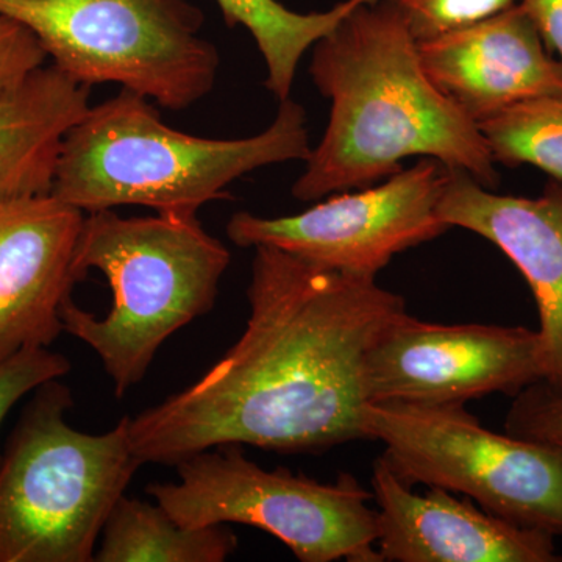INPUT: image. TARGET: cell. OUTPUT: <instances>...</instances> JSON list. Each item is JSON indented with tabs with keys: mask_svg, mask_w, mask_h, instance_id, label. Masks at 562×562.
<instances>
[{
	"mask_svg": "<svg viewBox=\"0 0 562 562\" xmlns=\"http://www.w3.org/2000/svg\"><path fill=\"white\" fill-rule=\"evenodd\" d=\"M241 338L201 380L131 417L140 461L176 465L220 446L321 453L369 441L368 353L405 299L371 277L255 247Z\"/></svg>",
	"mask_w": 562,
	"mask_h": 562,
	"instance_id": "cell-1",
	"label": "cell"
},
{
	"mask_svg": "<svg viewBox=\"0 0 562 562\" xmlns=\"http://www.w3.org/2000/svg\"><path fill=\"white\" fill-rule=\"evenodd\" d=\"M312 49L310 76L331 111L292 187L297 201L373 187L409 157L432 158L497 188V162L479 125L428 79L394 0L362 3Z\"/></svg>",
	"mask_w": 562,
	"mask_h": 562,
	"instance_id": "cell-2",
	"label": "cell"
},
{
	"mask_svg": "<svg viewBox=\"0 0 562 562\" xmlns=\"http://www.w3.org/2000/svg\"><path fill=\"white\" fill-rule=\"evenodd\" d=\"M305 109L284 99L276 120L249 138L214 139L176 131L154 102L128 90L90 106L63 140L52 194L83 211L146 206L198 214L227 198L246 173L312 154Z\"/></svg>",
	"mask_w": 562,
	"mask_h": 562,
	"instance_id": "cell-3",
	"label": "cell"
},
{
	"mask_svg": "<svg viewBox=\"0 0 562 562\" xmlns=\"http://www.w3.org/2000/svg\"><path fill=\"white\" fill-rule=\"evenodd\" d=\"M231 251L198 214H85L74 273L101 271L113 292L106 316L63 303V330L101 358L117 397L143 382L162 344L213 310Z\"/></svg>",
	"mask_w": 562,
	"mask_h": 562,
	"instance_id": "cell-4",
	"label": "cell"
},
{
	"mask_svg": "<svg viewBox=\"0 0 562 562\" xmlns=\"http://www.w3.org/2000/svg\"><path fill=\"white\" fill-rule=\"evenodd\" d=\"M69 387L33 391L0 457V562H91L140 461L131 417L90 435L70 427Z\"/></svg>",
	"mask_w": 562,
	"mask_h": 562,
	"instance_id": "cell-5",
	"label": "cell"
},
{
	"mask_svg": "<svg viewBox=\"0 0 562 562\" xmlns=\"http://www.w3.org/2000/svg\"><path fill=\"white\" fill-rule=\"evenodd\" d=\"M27 25L52 65L77 83H117L168 110L213 91L220 52L188 0H0Z\"/></svg>",
	"mask_w": 562,
	"mask_h": 562,
	"instance_id": "cell-6",
	"label": "cell"
},
{
	"mask_svg": "<svg viewBox=\"0 0 562 562\" xmlns=\"http://www.w3.org/2000/svg\"><path fill=\"white\" fill-rule=\"evenodd\" d=\"M179 482L147 492L184 527L249 525L302 562H380L372 492L341 473L335 483L268 471L241 446H220L177 462Z\"/></svg>",
	"mask_w": 562,
	"mask_h": 562,
	"instance_id": "cell-7",
	"label": "cell"
},
{
	"mask_svg": "<svg viewBox=\"0 0 562 562\" xmlns=\"http://www.w3.org/2000/svg\"><path fill=\"white\" fill-rule=\"evenodd\" d=\"M369 441L406 483L462 494L527 530L562 536V449L484 428L464 405L368 403Z\"/></svg>",
	"mask_w": 562,
	"mask_h": 562,
	"instance_id": "cell-8",
	"label": "cell"
},
{
	"mask_svg": "<svg viewBox=\"0 0 562 562\" xmlns=\"http://www.w3.org/2000/svg\"><path fill=\"white\" fill-rule=\"evenodd\" d=\"M446 179V166L424 158L379 187L339 192L299 214H233L227 236L239 247H276L328 271L375 279L395 255L450 231L438 216Z\"/></svg>",
	"mask_w": 562,
	"mask_h": 562,
	"instance_id": "cell-9",
	"label": "cell"
},
{
	"mask_svg": "<svg viewBox=\"0 0 562 562\" xmlns=\"http://www.w3.org/2000/svg\"><path fill=\"white\" fill-rule=\"evenodd\" d=\"M542 379L538 331L431 324L408 312L384 328L366 361L369 403L464 405L491 394L516 397Z\"/></svg>",
	"mask_w": 562,
	"mask_h": 562,
	"instance_id": "cell-10",
	"label": "cell"
},
{
	"mask_svg": "<svg viewBox=\"0 0 562 562\" xmlns=\"http://www.w3.org/2000/svg\"><path fill=\"white\" fill-rule=\"evenodd\" d=\"M83 211L54 194L0 202V364L61 335Z\"/></svg>",
	"mask_w": 562,
	"mask_h": 562,
	"instance_id": "cell-11",
	"label": "cell"
},
{
	"mask_svg": "<svg viewBox=\"0 0 562 562\" xmlns=\"http://www.w3.org/2000/svg\"><path fill=\"white\" fill-rule=\"evenodd\" d=\"M371 486L380 562L562 561L553 536L506 522L441 487L417 494L383 454Z\"/></svg>",
	"mask_w": 562,
	"mask_h": 562,
	"instance_id": "cell-12",
	"label": "cell"
},
{
	"mask_svg": "<svg viewBox=\"0 0 562 562\" xmlns=\"http://www.w3.org/2000/svg\"><path fill=\"white\" fill-rule=\"evenodd\" d=\"M417 44L428 79L476 125L516 103L562 92L560 61L520 2Z\"/></svg>",
	"mask_w": 562,
	"mask_h": 562,
	"instance_id": "cell-13",
	"label": "cell"
},
{
	"mask_svg": "<svg viewBox=\"0 0 562 562\" xmlns=\"http://www.w3.org/2000/svg\"><path fill=\"white\" fill-rule=\"evenodd\" d=\"M438 216L497 246L530 284L539 313L542 382L562 391V187L541 198L502 195L447 168Z\"/></svg>",
	"mask_w": 562,
	"mask_h": 562,
	"instance_id": "cell-14",
	"label": "cell"
},
{
	"mask_svg": "<svg viewBox=\"0 0 562 562\" xmlns=\"http://www.w3.org/2000/svg\"><path fill=\"white\" fill-rule=\"evenodd\" d=\"M91 87L54 65L0 94V202L52 194L63 140L90 110Z\"/></svg>",
	"mask_w": 562,
	"mask_h": 562,
	"instance_id": "cell-15",
	"label": "cell"
},
{
	"mask_svg": "<svg viewBox=\"0 0 562 562\" xmlns=\"http://www.w3.org/2000/svg\"><path fill=\"white\" fill-rule=\"evenodd\" d=\"M95 562H224L238 547L227 525L184 527L157 502L122 495L111 509Z\"/></svg>",
	"mask_w": 562,
	"mask_h": 562,
	"instance_id": "cell-16",
	"label": "cell"
},
{
	"mask_svg": "<svg viewBox=\"0 0 562 562\" xmlns=\"http://www.w3.org/2000/svg\"><path fill=\"white\" fill-rule=\"evenodd\" d=\"M366 2L373 0H344L324 13H297L279 0H216L228 27L241 25L257 43L268 68L266 88L279 102L291 98L303 55Z\"/></svg>",
	"mask_w": 562,
	"mask_h": 562,
	"instance_id": "cell-17",
	"label": "cell"
},
{
	"mask_svg": "<svg viewBox=\"0 0 562 562\" xmlns=\"http://www.w3.org/2000/svg\"><path fill=\"white\" fill-rule=\"evenodd\" d=\"M479 128L495 162L535 166L562 181V92L516 103Z\"/></svg>",
	"mask_w": 562,
	"mask_h": 562,
	"instance_id": "cell-18",
	"label": "cell"
},
{
	"mask_svg": "<svg viewBox=\"0 0 562 562\" xmlns=\"http://www.w3.org/2000/svg\"><path fill=\"white\" fill-rule=\"evenodd\" d=\"M417 43L509 9L517 0H394Z\"/></svg>",
	"mask_w": 562,
	"mask_h": 562,
	"instance_id": "cell-19",
	"label": "cell"
},
{
	"mask_svg": "<svg viewBox=\"0 0 562 562\" xmlns=\"http://www.w3.org/2000/svg\"><path fill=\"white\" fill-rule=\"evenodd\" d=\"M505 430L516 438L562 449V391L542 380L525 387L506 414Z\"/></svg>",
	"mask_w": 562,
	"mask_h": 562,
	"instance_id": "cell-20",
	"label": "cell"
},
{
	"mask_svg": "<svg viewBox=\"0 0 562 562\" xmlns=\"http://www.w3.org/2000/svg\"><path fill=\"white\" fill-rule=\"evenodd\" d=\"M70 372L65 355L43 349H29L0 364V425L13 406L44 383L60 380Z\"/></svg>",
	"mask_w": 562,
	"mask_h": 562,
	"instance_id": "cell-21",
	"label": "cell"
},
{
	"mask_svg": "<svg viewBox=\"0 0 562 562\" xmlns=\"http://www.w3.org/2000/svg\"><path fill=\"white\" fill-rule=\"evenodd\" d=\"M47 58L27 25L0 14V94L20 87L33 70L46 65Z\"/></svg>",
	"mask_w": 562,
	"mask_h": 562,
	"instance_id": "cell-22",
	"label": "cell"
},
{
	"mask_svg": "<svg viewBox=\"0 0 562 562\" xmlns=\"http://www.w3.org/2000/svg\"><path fill=\"white\" fill-rule=\"evenodd\" d=\"M530 14L550 54H557L562 68V0H520Z\"/></svg>",
	"mask_w": 562,
	"mask_h": 562,
	"instance_id": "cell-23",
	"label": "cell"
}]
</instances>
